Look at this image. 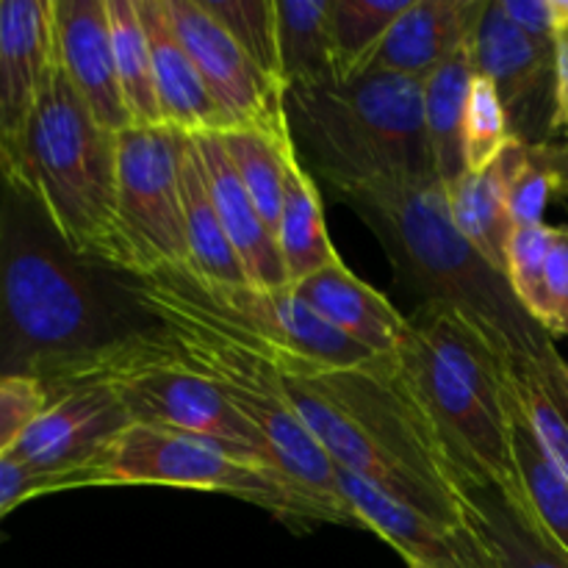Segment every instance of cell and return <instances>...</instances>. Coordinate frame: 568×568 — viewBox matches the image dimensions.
Returning a JSON list of instances; mask_svg holds the SVG:
<instances>
[{"instance_id": "cell-1", "label": "cell", "mask_w": 568, "mask_h": 568, "mask_svg": "<svg viewBox=\"0 0 568 568\" xmlns=\"http://www.w3.org/2000/svg\"><path fill=\"white\" fill-rule=\"evenodd\" d=\"M331 192L375 231L399 283L419 294L422 303L464 311L510 361L538 355L555 342L521 308L508 277L455 227L447 186L436 175L381 178Z\"/></svg>"}, {"instance_id": "cell-2", "label": "cell", "mask_w": 568, "mask_h": 568, "mask_svg": "<svg viewBox=\"0 0 568 568\" xmlns=\"http://www.w3.org/2000/svg\"><path fill=\"white\" fill-rule=\"evenodd\" d=\"M87 264L33 203L0 183V377L44 386L70 361L128 333Z\"/></svg>"}, {"instance_id": "cell-3", "label": "cell", "mask_w": 568, "mask_h": 568, "mask_svg": "<svg viewBox=\"0 0 568 568\" xmlns=\"http://www.w3.org/2000/svg\"><path fill=\"white\" fill-rule=\"evenodd\" d=\"M122 288L131 303L172 338L178 353L209 377L258 430L277 471H283L311 503L320 505L327 521L361 527L347 503L338 497L336 464L286 405L275 366L231 325L194 303L170 272L131 277Z\"/></svg>"}, {"instance_id": "cell-4", "label": "cell", "mask_w": 568, "mask_h": 568, "mask_svg": "<svg viewBox=\"0 0 568 568\" xmlns=\"http://www.w3.org/2000/svg\"><path fill=\"white\" fill-rule=\"evenodd\" d=\"M116 136L94 120L59 67L28 125L11 192L33 203L75 258L128 275L116 220Z\"/></svg>"}, {"instance_id": "cell-5", "label": "cell", "mask_w": 568, "mask_h": 568, "mask_svg": "<svg viewBox=\"0 0 568 568\" xmlns=\"http://www.w3.org/2000/svg\"><path fill=\"white\" fill-rule=\"evenodd\" d=\"M294 148L327 189L436 175L425 131V83L392 72L286 89Z\"/></svg>"}, {"instance_id": "cell-6", "label": "cell", "mask_w": 568, "mask_h": 568, "mask_svg": "<svg viewBox=\"0 0 568 568\" xmlns=\"http://www.w3.org/2000/svg\"><path fill=\"white\" fill-rule=\"evenodd\" d=\"M72 483L75 488L166 486L214 491L258 505L283 519L327 521L325 510L311 503L264 455L150 422L122 427Z\"/></svg>"}, {"instance_id": "cell-7", "label": "cell", "mask_w": 568, "mask_h": 568, "mask_svg": "<svg viewBox=\"0 0 568 568\" xmlns=\"http://www.w3.org/2000/svg\"><path fill=\"white\" fill-rule=\"evenodd\" d=\"M83 383L111 388L133 422L181 427L253 449L272 460L258 430L227 403L225 394L209 377L200 375L178 353L172 338L159 325L148 331H128L114 342H105L103 347L70 361L59 375L44 383V388L59 394Z\"/></svg>"}, {"instance_id": "cell-8", "label": "cell", "mask_w": 568, "mask_h": 568, "mask_svg": "<svg viewBox=\"0 0 568 568\" xmlns=\"http://www.w3.org/2000/svg\"><path fill=\"white\" fill-rule=\"evenodd\" d=\"M392 358L430 427L449 486L455 491L494 486L527 508L514 466L510 408H491L480 394L453 375L410 327Z\"/></svg>"}, {"instance_id": "cell-9", "label": "cell", "mask_w": 568, "mask_h": 568, "mask_svg": "<svg viewBox=\"0 0 568 568\" xmlns=\"http://www.w3.org/2000/svg\"><path fill=\"white\" fill-rule=\"evenodd\" d=\"M186 133L170 125L125 128L116 136V220L128 277L186 266L183 153Z\"/></svg>"}, {"instance_id": "cell-10", "label": "cell", "mask_w": 568, "mask_h": 568, "mask_svg": "<svg viewBox=\"0 0 568 568\" xmlns=\"http://www.w3.org/2000/svg\"><path fill=\"white\" fill-rule=\"evenodd\" d=\"M164 272H170L181 283L183 292L194 303L203 305L209 314L258 338L266 347L303 355V358L320 366H331V369H353V366L369 364L372 358H377L375 353L327 325L303 297L294 294L292 286L255 288L250 283L244 286H203L183 266Z\"/></svg>"}, {"instance_id": "cell-11", "label": "cell", "mask_w": 568, "mask_h": 568, "mask_svg": "<svg viewBox=\"0 0 568 568\" xmlns=\"http://www.w3.org/2000/svg\"><path fill=\"white\" fill-rule=\"evenodd\" d=\"M166 17L192 55L211 98L233 128H258L272 136H292L286 120V87L266 75L200 0H164Z\"/></svg>"}, {"instance_id": "cell-12", "label": "cell", "mask_w": 568, "mask_h": 568, "mask_svg": "<svg viewBox=\"0 0 568 568\" xmlns=\"http://www.w3.org/2000/svg\"><path fill=\"white\" fill-rule=\"evenodd\" d=\"M471 67L497 89L519 142H549L555 133V48L527 37L488 0L469 39Z\"/></svg>"}, {"instance_id": "cell-13", "label": "cell", "mask_w": 568, "mask_h": 568, "mask_svg": "<svg viewBox=\"0 0 568 568\" xmlns=\"http://www.w3.org/2000/svg\"><path fill=\"white\" fill-rule=\"evenodd\" d=\"M59 70L53 0H0V183L14 186L28 125Z\"/></svg>"}, {"instance_id": "cell-14", "label": "cell", "mask_w": 568, "mask_h": 568, "mask_svg": "<svg viewBox=\"0 0 568 568\" xmlns=\"http://www.w3.org/2000/svg\"><path fill=\"white\" fill-rule=\"evenodd\" d=\"M131 422V414L111 388L83 383L50 394V403L9 455L37 475L64 477L70 491H75L72 480L78 471L87 469Z\"/></svg>"}, {"instance_id": "cell-15", "label": "cell", "mask_w": 568, "mask_h": 568, "mask_svg": "<svg viewBox=\"0 0 568 568\" xmlns=\"http://www.w3.org/2000/svg\"><path fill=\"white\" fill-rule=\"evenodd\" d=\"M55 53L67 81L109 131L131 128L116 78L105 0H53Z\"/></svg>"}, {"instance_id": "cell-16", "label": "cell", "mask_w": 568, "mask_h": 568, "mask_svg": "<svg viewBox=\"0 0 568 568\" xmlns=\"http://www.w3.org/2000/svg\"><path fill=\"white\" fill-rule=\"evenodd\" d=\"M486 3L488 0H410L361 75L392 72L425 81L469 48Z\"/></svg>"}, {"instance_id": "cell-17", "label": "cell", "mask_w": 568, "mask_h": 568, "mask_svg": "<svg viewBox=\"0 0 568 568\" xmlns=\"http://www.w3.org/2000/svg\"><path fill=\"white\" fill-rule=\"evenodd\" d=\"M194 148L203 159L205 183L214 200V209L220 214L222 227L236 250L247 283L255 288H283L288 286L286 266H283L281 250L275 236L261 220L258 209L250 200L236 166L227 159V150L222 144L220 133H197Z\"/></svg>"}, {"instance_id": "cell-18", "label": "cell", "mask_w": 568, "mask_h": 568, "mask_svg": "<svg viewBox=\"0 0 568 568\" xmlns=\"http://www.w3.org/2000/svg\"><path fill=\"white\" fill-rule=\"evenodd\" d=\"M136 9L142 14L150 55H153L155 94H159L164 125L186 136L231 131L233 125L211 98L192 55L172 31L164 0H136Z\"/></svg>"}, {"instance_id": "cell-19", "label": "cell", "mask_w": 568, "mask_h": 568, "mask_svg": "<svg viewBox=\"0 0 568 568\" xmlns=\"http://www.w3.org/2000/svg\"><path fill=\"white\" fill-rule=\"evenodd\" d=\"M292 288L327 325H333L369 353H394L408 336V316L399 314L388 303L386 294L372 288L353 270H347L344 261L314 272L305 281L294 283Z\"/></svg>"}, {"instance_id": "cell-20", "label": "cell", "mask_w": 568, "mask_h": 568, "mask_svg": "<svg viewBox=\"0 0 568 568\" xmlns=\"http://www.w3.org/2000/svg\"><path fill=\"white\" fill-rule=\"evenodd\" d=\"M458 497L460 519L486 541L499 568H568V555L544 536L530 510L499 488H464Z\"/></svg>"}, {"instance_id": "cell-21", "label": "cell", "mask_w": 568, "mask_h": 568, "mask_svg": "<svg viewBox=\"0 0 568 568\" xmlns=\"http://www.w3.org/2000/svg\"><path fill=\"white\" fill-rule=\"evenodd\" d=\"M275 242L286 266L288 286L305 281L325 266L338 264V253L325 225V209L316 178L300 159L297 148L288 155L286 186H283L281 220L275 227Z\"/></svg>"}, {"instance_id": "cell-22", "label": "cell", "mask_w": 568, "mask_h": 568, "mask_svg": "<svg viewBox=\"0 0 568 568\" xmlns=\"http://www.w3.org/2000/svg\"><path fill=\"white\" fill-rule=\"evenodd\" d=\"M183 225H186L189 261L183 270L203 286H244L247 275L242 270L236 250L222 227L220 214L205 183L203 159L194 139L189 136L183 153Z\"/></svg>"}, {"instance_id": "cell-23", "label": "cell", "mask_w": 568, "mask_h": 568, "mask_svg": "<svg viewBox=\"0 0 568 568\" xmlns=\"http://www.w3.org/2000/svg\"><path fill=\"white\" fill-rule=\"evenodd\" d=\"M510 383L538 444L568 483V361L552 342L538 355L510 361Z\"/></svg>"}, {"instance_id": "cell-24", "label": "cell", "mask_w": 568, "mask_h": 568, "mask_svg": "<svg viewBox=\"0 0 568 568\" xmlns=\"http://www.w3.org/2000/svg\"><path fill=\"white\" fill-rule=\"evenodd\" d=\"M455 227L497 272L508 270V244L516 225L508 209V186L499 159L483 172H464L447 183Z\"/></svg>"}, {"instance_id": "cell-25", "label": "cell", "mask_w": 568, "mask_h": 568, "mask_svg": "<svg viewBox=\"0 0 568 568\" xmlns=\"http://www.w3.org/2000/svg\"><path fill=\"white\" fill-rule=\"evenodd\" d=\"M471 78H475V67L466 48L422 81L425 83L427 148H430L433 170L444 186L466 172L464 125Z\"/></svg>"}, {"instance_id": "cell-26", "label": "cell", "mask_w": 568, "mask_h": 568, "mask_svg": "<svg viewBox=\"0 0 568 568\" xmlns=\"http://www.w3.org/2000/svg\"><path fill=\"white\" fill-rule=\"evenodd\" d=\"M510 444H514L516 477L532 521L555 547L568 555V483L538 444L516 392L510 394Z\"/></svg>"}, {"instance_id": "cell-27", "label": "cell", "mask_w": 568, "mask_h": 568, "mask_svg": "<svg viewBox=\"0 0 568 568\" xmlns=\"http://www.w3.org/2000/svg\"><path fill=\"white\" fill-rule=\"evenodd\" d=\"M281 75L288 87L336 81L331 0H275Z\"/></svg>"}, {"instance_id": "cell-28", "label": "cell", "mask_w": 568, "mask_h": 568, "mask_svg": "<svg viewBox=\"0 0 568 568\" xmlns=\"http://www.w3.org/2000/svg\"><path fill=\"white\" fill-rule=\"evenodd\" d=\"M499 164L508 186V209L516 227L541 225L555 194H568V144L514 142Z\"/></svg>"}, {"instance_id": "cell-29", "label": "cell", "mask_w": 568, "mask_h": 568, "mask_svg": "<svg viewBox=\"0 0 568 568\" xmlns=\"http://www.w3.org/2000/svg\"><path fill=\"white\" fill-rule=\"evenodd\" d=\"M105 11H109L116 78H120L128 122L131 128L164 125L159 94H155L153 55L136 0H105Z\"/></svg>"}, {"instance_id": "cell-30", "label": "cell", "mask_w": 568, "mask_h": 568, "mask_svg": "<svg viewBox=\"0 0 568 568\" xmlns=\"http://www.w3.org/2000/svg\"><path fill=\"white\" fill-rule=\"evenodd\" d=\"M227 150V159L236 166L250 200L258 209L261 220L275 236L281 220L283 186H286L288 155L294 150L292 136H272L258 128H231L220 133Z\"/></svg>"}, {"instance_id": "cell-31", "label": "cell", "mask_w": 568, "mask_h": 568, "mask_svg": "<svg viewBox=\"0 0 568 568\" xmlns=\"http://www.w3.org/2000/svg\"><path fill=\"white\" fill-rule=\"evenodd\" d=\"M410 0H331L333 64L338 81L364 72Z\"/></svg>"}, {"instance_id": "cell-32", "label": "cell", "mask_w": 568, "mask_h": 568, "mask_svg": "<svg viewBox=\"0 0 568 568\" xmlns=\"http://www.w3.org/2000/svg\"><path fill=\"white\" fill-rule=\"evenodd\" d=\"M205 11L225 28L233 42L275 81L281 75V50H277V11L275 0H200ZM286 87V83H283Z\"/></svg>"}, {"instance_id": "cell-33", "label": "cell", "mask_w": 568, "mask_h": 568, "mask_svg": "<svg viewBox=\"0 0 568 568\" xmlns=\"http://www.w3.org/2000/svg\"><path fill=\"white\" fill-rule=\"evenodd\" d=\"M555 242V225H527L516 227L508 244V277L521 308L532 316V322L547 331L549 300H547V261Z\"/></svg>"}, {"instance_id": "cell-34", "label": "cell", "mask_w": 568, "mask_h": 568, "mask_svg": "<svg viewBox=\"0 0 568 568\" xmlns=\"http://www.w3.org/2000/svg\"><path fill=\"white\" fill-rule=\"evenodd\" d=\"M510 142H514V133H510L508 114H505L497 89L488 78L475 72L464 125L466 172L488 170L508 150Z\"/></svg>"}, {"instance_id": "cell-35", "label": "cell", "mask_w": 568, "mask_h": 568, "mask_svg": "<svg viewBox=\"0 0 568 568\" xmlns=\"http://www.w3.org/2000/svg\"><path fill=\"white\" fill-rule=\"evenodd\" d=\"M50 403V392L33 377H0V458L9 455Z\"/></svg>"}, {"instance_id": "cell-36", "label": "cell", "mask_w": 568, "mask_h": 568, "mask_svg": "<svg viewBox=\"0 0 568 568\" xmlns=\"http://www.w3.org/2000/svg\"><path fill=\"white\" fill-rule=\"evenodd\" d=\"M59 491H70V483H67L64 477L37 475V471L22 466L20 460L11 458V455H3V458H0V521H3L11 510L20 508V505Z\"/></svg>"}, {"instance_id": "cell-37", "label": "cell", "mask_w": 568, "mask_h": 568, "mask_svg": "<svg viewBox=\"0 0 568 568\" xmlns=\"http://www.w3.org/2000/svg\"><path fill=\"white\" fill-rule=\"evenodd\" d=\"M547 333L568 338V225H555V242L547 261Z\"/></svg>"}, {"instance_id": "cell-38", "label": "cell", "mask_w": 568, "mask_h": 568, "mask_svg": "<svg viewBox=\"0 0 568 568\" xmlns=\"http://www.w3.org/2000/svg\"><path fill=\"white\" fill-rule=\"evenodd\" d=\"M503 11L514 26H519L527 37L541 44L558 42V28H555L552 0H499Z\"/></svg>"}, {"instance_id": "cell-39", "label": "cell", "mask_w": 568, "mask_h": 568, "mask_svg": "<svg viewBox=\"0 0 568 568\" xmlns=\"http://www.w3.org/2000/svg\"><path fill=\"white\" fill-rule=\"evenodd\" d=\"M568 136V28L555 42V133Z\"/></svg>"}, {"instance_id": "cell-40", "label": "cell", "mask_w": 568, "mask_h": 568, "mask_svg": "<svg viewBox=\"0 0 568 568\" xmlns=\"http://www.w3.org/2000/svg\"><path fill=\"white\" fill-rule=\"evenodd\" d=\"M552 14H555V28L566 31L568 28V0H552Z\"/></svg>"}, {"instance_id": "cell-41", "label": "cell", "mask_w": 568, "mask_h": 568, "mask_svg": "<svg viewBox=\"0 0 568 568\" xmlns=\"http://www.w3.org/2000/svg\"><path fill=\"white\" fill-rule=\"evenodd\" d=\"M408 568H433V566H425V564H408Z\"/></svg>"}]
</instances>
